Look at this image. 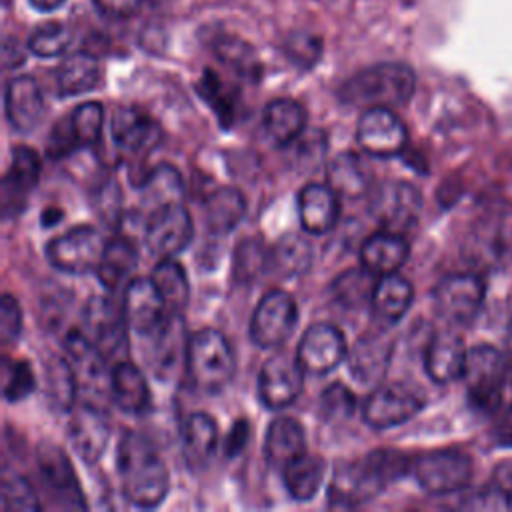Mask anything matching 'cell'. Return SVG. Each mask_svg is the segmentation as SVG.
<instances>
[{"label": "cell", "mask_w": 512, "mask_h": 512, "mask_svg": "<svg viewBox=\"0 0 512 512\" xmlns=\"http://www.w3.org/2000/svg\"><path fill=\"white\" fill-rule=\"evenodd\" d=\"M122 492L136 508H156L170 490L168 468L156 446L138 432H126L116 450Z\"/></svg>", "instance_id": "cell-2"}, {"label": "cell", "mask_w": 512, "mask_h": 512, "mask_svg": "<svg viewBox=\"0 0 512 512\" xmlns=\"http://www.w3.org/2000/svg\"><path fill=\"white\" fill-rule=\"evenodd\" d=\"M370 208L384 230L404 234L420 218L422 196L410 182L388 180L374 190Z\"/></svg>", "instance_id": "cell-13"}, {"label": "cell", "mask_w": 512, "mask_h": 512, "mask_svg": "<svg viewBox=\"0 0 512 512\" xmlns=\"http://www.w3.org/2000/svg\"><path fill=\"white\" fill-rule=\"evenodd\" d=\"M246 214V198L240 190L224 186L214 190L204 204L206 228L212 234L232 232Z\"/></svg>", "instance_id": "cell-35"}, {"label": "cell", "mask_w": 512, "mask_h": 512, "mask_svg": "<svg viewBox=\"0 0 512 512\" xmlns=\"http://www.w3.org/2000/svg\"><path fill=\"white\" fill-rule=\"evenodd\" d=\"M248 436H250V424H248L244 418L236 420V422L232 424V428L228 430L226 438H224V454H226L228 458L240 454V452L244 450L246 442H248Z\"/></svg>", "instance_id": "cell-57"}, {"label": "cell", "mask_w": 512, "mask_h": 512, "mask_svg": "<svg viewBox=\"0 0 512 512\" xmlns=\"http://www.w3.org/2000/svg\"><path fill=\"white\" fill-rule=\"evenodd\" d=\"M296 356L306 372L328 374L338 368L348 356L346 338L340 328L328 322L310 324L300 338Z\"/></svg>", "instance_id": "cell-15"}, {"label": "cell", "mask_w": 512, "mask_h": 512, "mask_svg": "<svg viewBox=\"0 0 512 512\" xmlns=\"http://www.w3.org/2000/svg\"><path fill=\"white\" fill-rule=\"evenodd\" d=\"M68 118L80 146H92L100 140L104 126V106L100 102H82Z\"/></svg>", "instance_id": "cell-49"}, {"label": "cell", "mask_w": 512, "mask_h": 512, "mask_svg": "<svg viewBox=\"0 0 512 512\" xmlns=\"http://www.w3.org/2000/svg\"><path fill=\"white\" fill-rule=\"evenodd\" d=\"M2 62H4V68H16V66H20L24 62V52L18 48L16 42H12V38L4 40Z\"/></svg>", "instance_id": "cell-59"}, {"label": "cell", "mask_w": 512, "mask_h": 512, "mask_svg": "<svg viewBox=\"0 0 512 512\" xmlns=\"http://www.w3.org/2000/svg\"><path fill=\"white\" fill-rule=\"evenodd\" d=\"M194 236L192 216L182 202L148 212L144 222V242L150 254L160 260L180 254Z\"/></svg>", "instance_id": "cell-10"}, {"label": "cell", "mask_w": 512, "mask_h": 512, "mask_svg": "<svg viewBox=\"0 0 512 512\" xmlns=\"http://www.w3.org/2000/svg\"><path fill=\"white\" fill-rule=\"evenodd\" d=\"M376 274L368 268H352L344 270L330 286L332 298L348 310H356L364 304H370L372 292L376 286Z\"/></svg>", "instance_id": "cell-42"}, {"label": "cell", "mask_w": 512, "mask_h": 512, "mask_svg": "<svg viewBox=\"0 0 512 512\" xmlns=\"http://www.w3.org/2000/svg\"><path fill=\"white\" fill-rule=\"evenodd\" d=\"M28 2L38 12H50V10H56L58 6H62L66 0H28Z\"/></svg>", "instance_id": "cell-61"}, {"label": "cell", "mask_w": 512, "mask_h": 512, "mask_svg": "<svg viewBox=\"0 0 512 512\" xmlns=\"http://www.w3.org/2000/svg\"><path fill=\"white\" fill-rule=\"evenodd\" d=\"M74 42V34L68 26L60 22H48L38 26L30 40L28 50L38 58H56L62 56Z\"/></svg>", "instance_id": "cell-47"}, {"label": "cell", "mask_w": 512, "mask_h": 512, "mask_svg": "<svg viewBox=\"0 0 512 512\" xmlns=\"http://www.w3.org/2000/svg\"><path fill=\"white\" fill-rule=\"evenodd\" d=\"M104 246L106 242L94 226H74L48 242L46 260L64 274L82 276L96 272Z\"/></svg>", "instance_id": "cell-8"}, {"label": "cell", "mask_w": 512, "mask_h": 512, "mask_svg": "<svg viewBox=\"0 0 512 512\" xmlns=\"http://www.w3.org/2000/svg\"><path fill=\"white\" fill-rule=\"evenodd\" d=\"M110 396L124 414L140 416L150 408V386L132 362L118 360L110 372Z\"/></svg>", "instance_id": "cell-27"}, {"label": "cell", "mask_w": 512, "mask_h": 512, "mask_svg": "<svg viewBox=\"0 0 512 512\" xmlns=\"http://www.w3.org/2000/svg\"><path fill=\"white\" fill-rule=\"evenodd\" d=\"M64 350L76 370L78 382L94 380V378L98 380L102 376L108 360L102 356V352L94 346V342L86 334L70 330L64 338Z\"/></svg>", "instance_id": "cell-43"}, {"label": "cell", "mask_w": 512, "mask_h": 512, "mask_svg": "<svg viewBox=\"0 0 512 512\" xmlns=\"http://www.w3.org/2000/svg\"><path fill=\"white\" fill-rule=\"evenodd\" d=\"M36 388V376L26 360L4 358L2 396L6 402H20Z\"/></svg>", "instance_id": "cell-48"}, {"label": "cell", "mask_w": 512, "mask_h": 512, "mask_svg": "<svg viewBox=\"0 0 512 512\" xmlns=\"http://www.w3.org/2000/svg\"><path fill=\"white\" fill-rule=\"evenodd\" d=\"M152 336H156V342L152 346L154 374L156 378L166 380L174 374L180 356L186 354L188 348V340L184 344V324L180 314H170V318H166L164 324Z\"/></svg>", "instance_id": "cell-33"}, {"label": "cell", "mask_w": 512, "mask_h": 512, "mask_svg": "<svg viewBox=\"0 0 512 512\" xmlns=\"http://www.w3.org/2000/svg\"><path fill=\"white\" fill-rule=\"evenodd\" d=\"M68 440L74 452L88 464H94L110 440V420L106 410L92 402H82L70 410Z\"/></svg>", "instance_id": "cell-17"}, {"label": "cell", "mask_w": 512, "mask_h": 512, "mask_svg": "<svg viewBox=\"0 0 512 512\" xmlns=\"http://www.w3.org/2000/svg\"><path fill=\"white\" fill-rule=\"evenodd\" d=\"M410 458L394 448H378L360 460L340 464L328 486V504L356 508L376 498L390 482L410 472Z\"/></svg>", "instance_id": "cell-1"}, {"label": "cell", "mask_w": 512, "mask_h": 512, "mask_svg": "<svg viewBox=\"0 0 512 512\" xmlns=\"http://www.w3.org/2000/svg\"><path fill=\"white\" fill-rule=\"evenodd\" d=\"M160 290L168 314H180L190 300V282L184 266L174 258L160 260L150 276Z\"/></svg>", "instance_id": "cell-41"}, {"label": "cell", "mask_w": 512, "mask_h": 512, "mask_svg": "<svg viewBox=\"0 0 512 512\" xmlns=\"http://www.w3.org/2000/svg\"><path fill=\"white\" fill-rule=\"evenodd\" d=\"M356 142L370 156L392 158L406 148L408 130L392 108H366L356 122Z\"/></svg>", "instance_id": "cell-14"}, {"label": "cell", "mask_w": 512, "mask_h": 512, "mask_svg": "<svg viewBox=\"0 0 512 512\" xmlns=\"http://www.w3.org/2000/svg\"><path fill=\"white\" fill-rule=\"evenodd\" d=\"M62 210H58V208H46L44 212H42V226H54L58 220H62Z\"/></svg>", "instance_id": "cell-62"}, {"label": "cell", "mask_w": 512, "mask_h": 512, "mask_svg": "<svg viewBox=\"0 0 512 512\" xmlns=\"http://www.w3.org/2000/svg\"><path fill=\"white\" fill-rule=\"evenodd\" d=\"M46 398L58 412H70L76 404L78 376L72 362L66 356L52 354L44 362Z\"/></svg>", "instance_id": "cell-34"}, {"label": "cell", "mask_w": 512, "mask_h": 512, "mask_svg": "<svg viewBox=\"0 0 512 512\" xmlns=\"http://www.w3.org/2000/svg\"><path fill=\"white\" fill-rule=\"evenodd\" d=\"M142 204L148 212H154L162 206L182 202L184 182L180 172L170 164H160L146 174L142 180Z\"/></svg>", "instance_id": "cell-38"}, {"label": "cell", "mask_w": 512, "mask_h": 512, "mask_svg": "<svg viewBox=\"0 0 512 512\" xmlns=\"http://www.w3.org/2000/svg\"><path fill=\"white\" fill-rule=\"evenodd\" d=\"M138 250L128 238H112L106 242L96 276L108 290H116L136 268Z\"/></svg>", "instance_id": "cell-36"}, {"label": "cell", "mask_w": 512, "mask_h": 512, "mask_svg": "<svg viewBox=\"0 0 512 512\" xmlns=\"http://www.w3.org/2000/svg\"><path fill=\"white\" fill-rule=\"evenodd\" d=\"M340 214L338 194L328 184L310 182L298 192V218L302 230L314 236L330 232Z\"/></svg>", "instance_id": "cell-23"}, {"label": "cell", "mask_w": 512, "mask_h": 512, "mask_svg": "<svg viewBox=\"0 0 512 512\" xmlns=\"http://www.w3.org/2000/svg\"><path fill=\"white\" fill-rule=\"evenodd\" d=\"M296 322V300L286 290H268L256 304L250 320L252 342L264 350L280 348L294 332Z\"/></svg>", "instance_id": "cell-9"}, {"label": "cell", "mask_w": 512, "mask_h": 512, "mask_svg": "<svg viewBox=\"0 0 512 512\" xmlns=\"http://www.w3.org/2000/svg\"><path fill=\"white\" fill-rule=\"evenodd\" d=\"M502 358H504V366H506V376L508 380H512V322L506 328V336H504V344H502Z\"/></svg>", "instance_id": "cell-60"}, {"label": "cell", "mask_w": 512, "mask_h": 512, "mask_svg": "<svg viewBox=\"0 0 512 512\" xmlns=\"http://www.w3.org/2000/svg\"><path fill=\"white\" fill-rule=\"evenodd\" d=\"M462 378L466 382L468 400L474 408L490 414L502 406V390L508 376L498 348L490 344L472 346L466 356Z\"/></svg>", "instance_id": "cell-5"}, {"label": "cell", "mask_w": 512, "mask_h": 512, "mask_svg": "<svg viewBox=\"0 0 512 512\" xmlns=\"http://www.w3.org/2000/svg\"><path fill=\"white\" fill-rule=\"evenodd\" d=\"M220 442L216 420L206 412H192L182 426V454L190 470L206 468Z\"/></svg>", "instance_id": "cell-25"}, {"label": "cell", "mask_w": 512, "mask_h": 512, "mask_svg": "<svg viewBox=\"0 0 512 512\" xmlns=\"http://www.w3.org/2000/svg\"><path fill=\"white\" fill-rule=\"evenodd\" d=\"M462 506L478 512H512V492L500 486H486L472 494Z\"/></svg>", "instance_id": "cell-52"}, {"label": "cell", "mask_w": 512, "mask_h": 512, "mask_svg": "<svg viewBox=\"0 0 512 512\" xmlns=\"http://www.w3.org/2000/svg\"><path fill=\"white\" fill-rule=\"evenodd\" d=\"M326 184L346 198H360L368 192L370 172L356 152H338L326 164Z\"/></svg>", "instance_id": "cell-32"}, {"label": "cell", "mask_w": 512, "mask_h": 512, "mask_svg": "<svg viewBox=\"0 0 512 512\" xmlns=\"http://www.w3.org/2000/svg\"><path fill=\"white\" fill-rule=\"evenodd\" d=\"M312 258L314 254L310 242L294 232L282 236L270 248V268L284 278H294L308 272Z\"/></svg>", "instance_id": "cell-40"}, {"label": "cell", "mask_w": 512, "mask_h": 512, "mask_svg": "<svg viewBox=\"0 0 512 512\" xmlns=\"http://www.w3.org/2000/svg\"><path fill=\"white\" fill-rule=\"evenodd\" d=\"M186 368L192 384L202 392L224 390L236 372V356L228 338L216 328H202L188 336Z\"/></svg>", "instance_id": "cell-4"}, {"label": "cell", "mask_w": 512, "mask_h": 512, "mask_svg": "<svg viewBox=\"0 0 512 512\" xmlns=\"http://www.w3.org/2000/svg\"><path fill=\"white\" fill-rule=\"evenodd\" d=\"M286 54L300 68H308L320 58L322 42L316 36L296 34V36H290V40L286 42Z\"/></svg>", "instance_id": "cell-55"}, {"label": "cell", "mask_w": 512, "mask_h": 512, "mask_svg": "<svg viewBox=\"0 0 512 512\" xmlns=\"http://www.w3.org/2000/svg\"><path fill=\"white\" fill-rule=\"evenodd\" d=\"M22 332V308L18 300L4 292L0 300V336L4 344L16 342Z\"/></svg>", "instance_id": "cell-54"}, {"label": "cell", "mask_w": 512, "mask_h": 512, "mask_svg": "<svg viewBox=\"0 0 512 512\" xmlns=\"http://www.w3.org/2000/svg\"><path fill=\"white\" fill-rule=\"evenodd\" d=\"M302 454H306V434L302 424L290 416L274 418L264 438L266 462L282 470Z\"/></svg>", "instance_id": "cell-28"}, {"label": "cell", "mask_w": 512, "mask_h": 512, "mask_svg": "<svg viewBox=\"0 0 512 512\" xmlns=\"http://www.w3.org/2000/svg\"><path fill=\"white\" fill-rule=\"evenodd\" d=\"M414 300V288L410 280L394 274H384L376 280L370 308L378 322L390 326L404 318V314L410 310Z\"/></svg>", "instance_id": "cell-29"}, {"label": "cell", "mask_w": 512, "mask_h": 512, "mask_svg": "<svg viewBox=\"0 0 512 512\" xmlns=\"http://www.w3.org/2000/svg\"><path fill=\"white\" fill-rule=\"evenodd\" d=\"M486 294L484 280L472 272L448 274L444 276L434 288V306L436 312L452 322V324H466L476 318L482 308Z\"/></svg>", "instance_id": "cell-12"}, {"label": "cell", "mask_w": 512, "mask_h": 512, "mask_svg": "<svg viewBox=\"0 0 512 512\" xmlns=\"http://www.w3.org/2000/svg\"><path fill=\"white\" fill-rule=\"evenodd\" d=\"M280 472L290 498L298 502L312 500L324 480V460L306 452L288 466H284Z\"/></svg>", "instance_id": "cell-39"}, {"label": "cell", "mask_w": 512, "mask_h": 512, "mask_svg": "<svg viewBox=\"0 0 512 512\" xmlns=\"http://www.w3.org/2000/svg\"><path fill=\"white\" fill-rule=\"evenodd\" d=\"M390 360V342L378 334H366L360 338L352 352H348L350 374L360 384H378L386 374V366Z\"/></svg>", "instance_id": "cell-30"}, {"label": "cell", "mask_w": 512, "mask_h": 512, "mask_svg": "<svg viewBox=\"0 0 512 512\" xmlns=\"http://www.w3.org/2000/svg\"><path fill=\"white\" fill-rule=\"evenodd\" d=\"M416 88V74L402 62H378L352 74L338 98L356 108H396L406 104Z\"/></svg>", "instance_id": "cell-3"}, {"label": "cell", "mask_w": 512, "mask_h": 512, "mask_svg": "<svg viewBox=\"0 0 512 512\" xmlns=\"http://www.w3.org/2000/svg\"><path fill=\"white\" fill-rule=\"evenodd\" d=\"M216 58L230 66L236 74L246 76L250 80L258 78L260 72V62L256 58V52L252 50L250 44H246L244 40H238L234 36H218L216 42L212 44Z\"/></svg>", "instance_id": "cell-44"}, {"label": "cell", "mask_w": 512, "mask_h": 512, "mask_svg": "<svg viewBox=\"0 0 512 512\" xmlns=\"http://www.w3.org/2000/svg\"><path fill=\"white\" fill-rule=\"evenodd\" d=\"M304 366L296 354L278 352L258 372V398L270 410H282L298 400L304 390Z\"/></svg>", "instance_id": "cell-11"}, {"label": "cell", "mask_w": 512, "mask_h": 512, "mask_svg": "<svg viewBox=\"0 0 512 512\" xmlns=\"http://www.w3.org/2000/svg\"><path fill=\"white\" fill-rule=\"evenodd\" d=\"M98 60L88 52H76L64 58L56 70V88L64 98L90 92L98 82Z\"/></svg>", "instance_id": "cell-37"}, {"label": "cell", "mask_w": 512, "mask_h": 512, "mask_svg": "<svg viewBox=\"0 0 512 512\" xmlns=\"http://www.w3.org/2000/svg\"><path fill=\"white\" fill-rule=\"evenodd\" d=\"M42 162L36 150L16 146L10 154V166L2 178V210L4 216H16L24 210L30 192L40 180Z\"/></svg>", "instance_id": "cell-19"}, {"label": "cell", "mask_w": 512, "mask_h": 512, "mask_svg": "<svg viewBox=\"0 0 512 512\" xmlns=\"http://www.w3.org/2000/svg\"><path fill=\"white\" fill-rule=\"evenodd\" d=\"M110 134L114 144L128 152H148L160 140L158 124L146 112L132 106H124L114 112Z\"/></svg>", "instance_id": "cell-24"}, {"label": "cell", "mask_w": 512, "mask_h": 512, "mask_svg": "<svg viewBox=\"0 0 512 512\" xmlns=\"http://www.w3.org/2000/svg\"><path fill=\"white\" fill-rule=\"evenodd\" d=\"M144 4L146 0H94V6L108 18H128Z\"/></svg>", "instance_id": "cell-56"}, {"label": "cell", "mask_w": 512, "mask_h": 512, "mask_svg": "<svg viewBox=\"0 0 512 512\" xmlns=\"http://www.w3.org/2000/svg\"><path fill=\"white\" fill-rule=\"evenodd\" d=\"M266 268H270V250L258 238H246L236 246L232 272L242 284L254 282Z\"/></svg>", "instance_id": "cell-45"}, {"label": "cell", "mask_w": 512, "mask_h": 512, "mask_svg": "<svg viewBox=\"0 0 512 512\" xmlns=\"http://www.w3.org/2000/svg\"><path fill=\"white\" fill-rule=\"evenodd\" d=\"M38 472L54 498L64 508H86L82 488L68 454L52 442H42L36 450Z\"/></svg>", "instance_id": "cell-18"}, {"label": "cell", "mask_w": 512, "mask_h": 512, "mask_svg": "<svg viewBox=\"0 0 512 512\" xmlns=\"http://www.w3.org/2000/svg\"><path fill=\"white\" fill-rule=\"evenodd\" d=\"M262 124L268 138L278 146H288L298 140L306 128V112L292 98H276L266 104Z\"/></svg>", "instance_id": "cell-31"}, {"label": "cell", "mask_w": 512, "mask_h": 512, "mask_svg": "<svg viewBox=\"0 0 512 512\" xmlns=\"http://www.w3.org/2000/svg\"><path fill=\"white\" fill-rule=\"evenodd\" d=\"M426 404L424 394L404 382H378L368 394L362 416L374 430H388L414 418Z\"/></svg>", "instance_id": "cell-7"}, {"label": "cell", "mask_w": 512, "mask_h": 512, "mask_svg": "<svg viewBox=\"0 0 512 512\" xmlns=\"http://www.w3.org/2000/svg\"><path fill=\"white\" fill-rule=\"evenodd\" d=\"M122 312L130 330L140 336H152L164 324L168 310L152 278H134L126 284Z\"/></svg>", "instance_id": "cell-20"}, {"label": "cell", "mask_w": 512, "mask_h": 512, "mask_svg": "<svg viewBox=\"0 0 512 512\" xmlns=\"http://www.w3.org/2000/svg\"><path fill=\"white\" fill-rule=\"evenodd\" d=\"M492 436H494L496 444H500L504 448H512V404H508L504 410L498 408Z\"/></svg>", "instance_id": "cell-58"}, {"label": "cell", "mask_w": 512, "mask_h": 512, "mask_svg": "<svg viewBox=\"0 0 512 512\" xmlns=\"http://www.w3.org/2000/svg\"><path fill=\"white\" fill-rule=\"evenodd\" d=\"M44 94L32 76H16L4 88V112L8 124L20 132H32L44 118Z\"/></svg>", "instance_id": "cell-21"}, {"label": "cell", "mask_w": 512, "mask_h": 512, "mask_svg": "<svg viewBox=\"0 0 512 512\" xmlns=\"http://www.w3.org/2000/svg\"><path fill=\"white\" fill-rule=\"evenodd\" d=\"M418 486L434 496L464 490L472 480V460L460 450H430L410 462Z\"/></svg>", "instance_id": "cell-6"}, {"label": "cell", "mask_w": 512, "mask_h": 512, "mask_svg": "<svg viewBox=\"0 0 512 512\" xmlns=\"http://www.w3.org/2000/svg\"><path fill=\"white\" fill-rule=\"evenodd\" d=\"M198 92L216 110L222 126H228L232 120V114H234V98H232L234 94H230L226 90L222 80L212 70L204 72V76L198 84Z\"/></svg>", "instance_id": "cell-51"}, {"label": "cell", "mask_w": 512, "mask_h": 512, "mask_svg": "<svg viewBox=\"0 0 512 512\" xmlns=\"http://www.w3.org/2000/svg\"><path fill=\"white\" fill-rule=\"evenodd\" d=\"M410 246L398 232L378 230L370 234L360 246V262L376 276L398 272L408 260Z\"/></svg>", "instance_id": "cell-26"}, {"label": "cell", "mask_w": 512, "mask_h": 512, "mask_svg": "<svg viewBox=\"0 0 512 512\" xmlns=\"http://www.w3.org/2000/svg\"><path fill=\"white\" fill-rule=\"evenodd\" d=\"M468 348L454 332L434 334L424 352V368L432 382L450 384L460 380L466 368Z\"/></svg>", "instance_id": "cell-22"}, {"label": "cell", "mask_w": 512, "mask_h": 512, "mask_svg": "<svg viewBox=\"0 0 512 512\" xmlns=\"http://www.w3.org/2000/svg\"><path fill=\"white\" fill-rule=\"evenodd\" d=\"M356 398L350 388L340 382L326 386L320 394V416L326 422L348 420L354 414Z\"/></svg>", "instance_id": "cell-50"}, {"label": "cell", "mask_w": 512, "mask_h": 512, "mask_svg": "<svg viewBox=\"0 0 512 512\" xmlns=\"http://www.w3.org/2000/svg\"><path fill=\"white\" fill-rule=\"evenodd\" d=\"M76 148H80V142L72 130L70 118H62L58 120L52 130L50 136L46 140V154L52 160H60L66 158L68 154H72Z\"/></svg>", "instance_id": "cell-53"}, {"label": "cell", "mask_w": 512, "mask_h": 512, "mask_svg": "<svg viewBox=\"0 0 512 512\" xmlns=\"http://www.w3.org/2000/svg\"><path fill=\"white\" fill-rule=\"evenodd\" d=\"M84 324L88 330V338L102 352L106 360L116 358L126 348L128 322L124 318L122 308H116L104 296H94L88 300L84 308Z\"/></svg>", "instance_id": "cell-16"}, {"label": "cell", "mask_w": 512, "mask_h": 512, "mask_svg": "<svg viewBox=\"0 0 512 512\" xmlns=\"http://www.w3.org/2000/svg\"><path fill=\"white\" fill-rule=\"evenodd\" d=\"M0 506L4 512H38L40 500L30 484L18 472H4L0 484Z\"/></svg>", "instance_id": "cell-46"}]
</instances>
